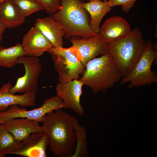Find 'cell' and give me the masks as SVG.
Segmentation results:
<instances>
[{
	"label": "cell",
	"mask_w": 157,
	"mask_h": 157,
	"mask_svg": "<svg viewBox=\"0 0 157 157\" xmlns=\"http://www.w3.org/2000/svg\"><path fill=\"white\" fill-rule=\"evenodd\" d=\"M63 109L47 113L42 122L49 136L50 151L56 156L71 157L76 147V133L73 116Z\"/></svg>",
	"instance_id": "1"
},
{
	"label": "cell",
	"mask_w": 157,
	"mask_h": 157,
	"mask_svg": "<svg viewBox=\"0 0 157 157\" xmlns=\"http://www.w3.org/2000/svg\"><path fill=\"white\" fill-rule=\"evenodd\" d=\"M60 1V8L51 17L62 26L64 33V38L68 39L73 36L89 37L99 35L90 28L89 14L81 6L84 0Z\"/></svg>",
	"instance_id": "2"
},
{
	"label": "cell",
	"mask_w": 157,
	"mask_h": 157,
	"mask_svg": "<svg viewBox=\"0 0 157 157\" xmlns=\"http://www.w3.org/2000/svg\"><path fill=\"white\" fill-rule=\"evenodd\" d=\"M79 79L94 93L104 91L118 82L122 74L111 54L107 52L89 61Z\"/></svg>",
	"instance_id": "3"
},
{
	"label": "cell",
	"mask_w": 157,
	"mask_h": 157,
	"mask_svg": "<svg viewBox=\"0 0 157 157\" xmlns=\"http://www.w3.org/2000/svg\"><path fill=\"white\" fill-rule=\"evenodd\" d=\"M146 42L138 28L125 36L108 44V52L112 55L122 77L133 69L145 49Z\"/></svg>",
	"instance_id": "4"
},
{
	"label": "cell",
	"mask_w": 157,
	"mask_h": 157,
	"mask_svg": "<svg viewBox=\"0 0 157 157\" xmlns=\"http://www.w3.org/2000/svg\"><path fill=\"white\" fill-rule=\"evenodd\" d=\"M48 52L51 55L54 67L58 74L59 83L79 79L80 76L84 73L85 67L75 47H53Z\"/></svg>",
	"instance_id": "5"
},
{
	"label": "cell",
	"mask_w": 157,
	"mask_h": 157,
	"mask_svg": "<svg viewBox=\"0 0 157 157\" xmlns=\"http://www.w3.org/2000/svg\"><path fill=\"white\" fill-rule=\"evenodd\" d=\"M155 48L151 41L146 42L144 51L140 59L129 73L121 80L119 85L129 82L128 88H130L157 83L156 74L151 70L152 65L157 57Z\"/></svg>",
	"instance_id": "6"
},
{
	"label": "cell",
	"mask_w": 157,
	"mask_h": 157,
	"mask_svg": "<svg viewBox=\"0 0 157 157\" xmlns=\"http://www.w3.org/2000/svg\"><path fill=\"white\" fill-rule=\"evenodd\" d=\"M68 109L62 100L57 96L45 100L40 107L30 110L19 107L17 105L10 106L3 112H0V124L15 118H26L42 122L44 116L47 113L58 109Z\"/></svg>",
	"instance_id": "7"
},
{
	"label": "cell",
	"mask_w": 157,
	"mask_h": 157,
	"mask_svg": "<svg viewBox=\"0 0 157 157\" xmlns=\"http://www.w3.org/2000/svg\"><path fill=\"white\" fill-rule=\"evenodd\" d=\"M19 63L22 64L25 70L24 75L18 78L15 85L10 90L12 94L24 93L37 91L38 80L42 70L41 63L37 57L24 56L19 58Z\"/></svg>",
	"instance_id": "8"
},
{
	"label": "cell",
	"mask_w": 157,
	"mask_h": 157,
	"mask_svg": "<svg viewBox=\"0 0 157 157\" xmlns=\"http://www.w3.org/2000/svg\"><path fill=\"white\" fill-rule=\"evenodd\" d=\"M49 140L45 131L34 132L7 151V154H14L27 157H45Z\"/></svg>",
	"instance_id": "9"
},
{
	"label": "cell",
	"mask_w": 157,
	"mask_h": 157,
	"mask_svg": "<svg viewBox=\"0 0 157 157\" xmlns=\"http://www.w3.org/2000/svg\"><path fill=\"white\" fill-rule=\"evenodd\" d=\"M73 47L79 53L81 61L85 66L90 60L108 52V44L99 35L93 37H82L73 36L70 39Z\"/></svg>",
	"instance_id": "10"
},
{
	"label": "cell",
	"mask_w": 157,
	"mask_h": 157,
	"mask_svg": "<svg viewBox=\"0 0 157 157\" xmlns=\"http://www.w3.org/2000/svg\"><path fill=\"white\" fill-rule=\"evenodd\" d=\"M83 85L79 79H75L58 83L56 88L57 96L62 100L68 108L81 117L85 114V110L80 104Z\"/></svg>",
	"instance_id": "11"
},
{
	"label": "cell",
	"mask_w": 157,
	"mask_h": 157,
	"mask_svg": "<svg viewBox=\"0 0 157 157\" xmlns=\"http://www.w3.org/2000/svg\"><path fill=\"white\" fill-rule=\"evenodd\" d=\"M22 44L28 56L37 57L53 47L49 40L35 26L31 28L24 35Z\"/></svg>",
	"instance_id": "12"
},
{
	"label": "cell",
	"mask_w": 157,
	"mask_h": 157,
	"mask_svg": "<svg viewBox=\"0 0 157 157\" xmlns=\"http://www.w3.org/2000/svg\"><path fill=\"white\" fill-rule=\"evenodd\" d=\"M131 26L125 19L114 16L107 19L100 27L99 35L108 44L121 38L131 31Z\"/></svg>",
	"instance_id": "13"
},
{
	"label": "cell",
	"mask_w": 157,
	"mask_h": 157,
	"mask_svg": "<svg viewBox=\"0 0 157 157\" xmlns=\"http://www.w3.org/2000/svg\"><path fill=\"white\" fill-rule=\"evenodd\" d=\"M12 87V84L8 82L0 88V112L4 111L10 106L15 105L23 107L36 105L37 91L28 92L22 95H15L10 92Z\"/></svg>",
	"instance_id": "14"
},
{
	"label": "cell",
	"mask_w": 157,
	"mask_h": 157,
	"mask_svg": "<svg viewBox=\"0 0 157 157\" xmlns=\"http://www.w3.org/2000/svg\"><path fill=\"white\" fill-rule=\"evenodd\" d=\"M19 143L34 132L45 131L42 126L34 120L26 118H18L10 119L2 124Z\"/></svg>",
	"instance_id": "15"
},
{
	"label": "cell",
	"mask_w": 157,
	"mask_h": 157,
	"mask_svg": "<svg viewBox=\"0 0 157 157\" xmlns=\"http://www.w3.org/2000/svg\"><path fill=\"white\" fill-rule=\"evenodd\" d=\"M35 26L49 40L53 47H63L64 33L62 28L51 16L37 19Z\"/></svg>",
	"instance_id": "16"
},
{
	"label": "cell",
	"mask_w": 157,
	"mask_h": 157,
	"mask_svg": "<svg viewBox=\"0 0 157 157\" xmlns=\"http://www.w3.org/2000/svg\"><path fill=\"white\" fill-rule=\"evenodd\" d=\"M81 6L84 8L90 16L89 26L94 32L99 34L100 32V25L104 16L112 10L108 6V1L93 0L83 3Z\"/></svg>",
	"instance_id": "17"
},
{
	"label": "cell",
	"mask_w": 157,
	"mask_h": 157,
	"mask_svg": "<svg viewBox=\"0 0 157 157\" xmlns=\"http://www.w3.org/2000/svg\"><path fill=\"white\" fill-rule=\"evenodd\" d=\"M19 9L12 0H3L0 2V22L7 28L19 26L25 21Z\"/></svg>",
	"instance_id": "18"
},
{
	"label": "cell",
	"mask_w": 157,
	"mask_h": 157,
	"mask_svg": "<svg viewBox=\"0 0 157 157\" xmlns=\"http://www.w3.org/2000/svg\"><path fill=\"white\" fill-rule=\"evenodd\" d=\"M24 56H28L20 43L8 48L0 46V67H12L19 64L18 58Z\"/></svg>",
	"instance_id": "19"
},
{
	"label": "cell",
	"mask_w": 157,
	"mask_h": 157,
	"mask_svg": "<svg viewBox=\"0 0 157 157\" xmlns=\"http://www.w3.org/2000/svg\"><path fill=\"white\" fill-rule=\"evenodd\" d=\"M73 117L76 134V142L75 151L71 157H88L89 154L86 129L78 123V120L75 116H73Z\"/></svg>",
	"instance_id": "20"
},
{
	"label": "cell",
	"mask_w": 157,
	"mask_h": 157,
	"mask_svg": "<svg viewBox=\"0 0 157 157\" xmlns=\"http://www.w3.org/2000/svg\"><path fill=\"white\" fill-rule=\"evenodd\" d=\"M12 0L25 18L36 12L45 10L37 0Z\"/></svg>",
	"instance_id": "21"
},
{
	"label": "cell",
	"mask_w": 157,
	"mask_h": 157,
	"mask_svg": "<svg viewBox=\"0 0 157 157\" xmlns=\"http://www.w3.org/2000/svg\"><path fill=\"white\" fill-rule=\"evenodd\" d=\"M18 144L3 124H0V154L3 157L6 152Z\"/></svg>",
	"instance_id": "22"
},
{
	"label": "cell",
	"mask_w": 157,
	"mask_h": 157,
	"mask_svg": "<svg viewBox=\"0 0 157 157\" xmlns=\"http://www.w3.org/2000/svg\"><path fill=\"white\" fill-rule=\"evenodd\" d=\"M44 7L47 12L52 15L60 8V0H37Z\"/></svg>",
	"instance_id": "23"
},
{
	"label": "cell",
	"mask_w": 157,
	"mask_h": 157,
	"mask_svg": "<svg viewBox=\"0 0 157 157\" xmlns=\"http://www.w3.org/2000/svg\"><path fill=\"white\" fill-rule=\"evenodd\" d=\"M137 0H109L108 1V3L109 7L111 8L115 6L121 5L123 11L128 13Z\"/></svg>",
	"instance_id": "24"
},
{
	"label": "cell",
	"mask_w": 157,
	"mask_h": 157,
	"mask_svg": "<svg viewBox=\"0 0 157 157\" xmlns=\"http://www.w3.org/2000/svg\"><path fill=\"white\" fill-rule=\"evenodd\" d=\"M7 28L6 25L0 22V44L1 43L3 39V35L5 30Z\"/></svg>",
	"instance_id": "25"
},
{
	"label": "cell",
	"mask_w": 157,
	"mask_h": 157,
	"mask_svg": "<svg viewBox=\"0 0 157 157\" xmlns=\"http://www.w3.org/2000/svg\"><path fill=\"white\" fill-rule=\"evenodd\" d=\"M86 0L90 1H91L97 0ZM100 0V1H101L102 0V1H107V0Z\"/></svg>",
	"instance_id": "26"
},
{
	"label": "cell",
	"mask_w": 157,
	"mask_h": 157,
	"mask_svg": "<svg viewBox=\"0 0 157 157\" xmlns=\"http://www.w3.org/2000/svg\"><path fill=\"white\" fill-rule=\"evenodd\" d=\"M3 157L1 154H0V157Z\"/></svg>",
	"instance_id": "27"
},
{
	"label": "cell",
	"mask_w": 157,
	"mask_h": 157,
	"mask_svg": "<svg viewBox=\"0 0 157 157\" xmlns=\"http://www.w3.org/2000/svg\"><path fill=\"white\" fill-rule=\"evenodd\" d=\"M3 0H0V1H3Z\"/></svg>",
	"instance_id": "28"
},
{
	"label": "cell",
	"mask_w": 157,
	"mask_h": 157,
	"mask_svg": "<svg viewBox=\"0 0 157 157\" xmlns=\"http://www.w3.org/2000/svg\"></svg>",
	"instance_id": "29"
}]
</instances>
